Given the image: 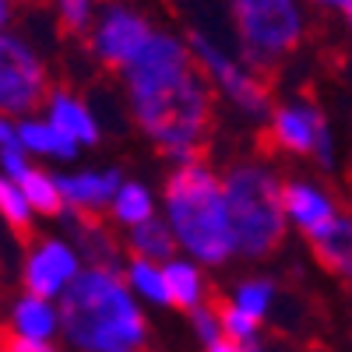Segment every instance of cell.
<instances>
[{
  "label": "cell",
  "instance_id": "1",
  "mask_svg": "<svg viewBox=\"0 0 352 352\" xmlns=\"http://www.w3.org/2000/svg\"><path fill=\"white\" fill-rule=\"evenodd\" d=\"M138 127L176 166L201 162L212 127V81L187 43L159 32L141 60L124 71Z\"/></svg>",
  "mask_w": 352,
  "mask_h": 352
},
{
  "label": "cell",
  "instance_id": "2",
  "mask_svg": "<svg viewBox=\"0 0 352 352\" xmlns=\"http://www.w3.org/2000/svg\"><path fill=\"white\" fill-rule=\"evenodd\" d=\"M60 335L74 352H141L148 324L124 272L85 268L60 300Z\"/></svg>",
  "mask_w": 352,
  "mask_h": 352
},
{
  "label": "cell",
  "instance_id": "3",
  "mask_svg": "<svg viewBox=\"0 0 352 352\" xmlns=\"http://www.w3.org/2000/svg\"><path fill=\"white\" fill-rule=\"evenodd\" d=\"M162 212L176 243L187 250L190 261L219 268L236 254L226 187L212 166L204 162L176 166L162 190Z\"/></svg>",
  "mask_w": 352,
  "mask_h": 352
},
{
  "label": "cell",
  "instance_id": "4",
  "mask_svg": "<svg viewBox=\"0 0 352 352\" xmlns=\"http://www.w3.org/2000/svg\"><path fill=\"white\" fill-rule=\"evenodd\" d=\"M226 204L232 219L236 254L243 257H268L285 240V184L261 162H240L222 173Z\"/></svg>",
  "mask_w": 352,
  "mask_h": 352
},
{
  "label": "cell",
  "instance_id": "5",
  "mask_svg": "<svg viewBox=\"0 0 352 352\" xmlns=\"http://www.w3.org/2000/svg\"><path fill=\"white\" fill-rule=\"evenodd\" d=\"M232 25L254 71H272L303 39L300 0H229Z\"/></svg>",
  "mask_w": 352,
  "mask_h": 352
},
{
  "label": "cell",
  "instance_id": "6",
  "mask_svg": "<svg viewBox=\"0 0 352 352\" xmlns=\"http://www.w3.org/2000/svg\"><path fill=\"white\" fill-rule=\"evenodd\" d=\"M46 99L50 81L39 53L21 36L4 32V39H0V109H4V116L25 120L36 106H46Z\"/></svg>",
  "mask_w": 352,
  "mask_h": 352
},
{
  "label": "cell",
  "instance_id": "7",
  "mask_svg": "<svg viewBox=\"0 0 352 352\" xmlns=\"http://www.w3.org/2000/svg\"><path fill=\"white\" fill-rule=\"evenodd\" d=\"M187 46L194 53V60L201 64L204 78H208L232 106H240L247 116H272L268 88H264V81H261V74L254 67L236 64L229 53H222L208 36H201V32H190Z\"/></svg>",
  "mask_w": 352,
  "mask_h": 352
},
{
  "label": "cell",
  "instance_id": "8",
  "mask_svg": "<svg viewBox=\"0 0 352 352\" xmlns=\"http://www.w3.org/2000/svg\"><path fill=\"white\" fill-rule=\"evenodd\" d=\"M155 28L148 25L141 11L124 8V4H109L96 25H92V36H88V46L106 67L116 71H127L141 60V53L155 43Z\"/></svg>",
  "mask_w": 352,
  "mask_h": 352
},
{
  "label": "cell",
  "instance_id": "9",
  "mask_svg": "<svg viewBox=\"0 0 352 352\" xmlns=\"http://www.w3.org/2000/svg\"><path fill=\"white\" fill-rule=\"evenodd\" d=\"M81 272H85L81 254L67 240L46 236V240H36L28 247V254L21 261V285H25V292H32V296L60 303Z\"/></svg>",
  "mask_w": 352,
  "mask_h": 352
},
{
  "label": "cell",
  "instance_id": "10",
  "mask_svg": "<svg viewBox=\"0 0 352 352\" xmlns=\"http://www.w3.org/2000/svg\"><path fill=\"white\" fill-rule=\"evenodd\" d=\"M268 134L282 152L314 155L320 166L335 162V144H331V131L324 124V113L303 99L275 106L268 116Z\"/></svg>",
  "mask_w": 352,
  "mask_h": 352
},
{
  "label": "cell",
  "instance_id": "11",
  "mask_svg": "<svg viewBox=\"0 0 352 352\" xmlns=\"http://www.w3.org/2000/svg\"><path fill=\"white\" fill-rule=\"evenodd\" d=\"M60 180V194L67 212L74 215H96L113 208V197L116 190L124 187V176L120 169H81V173H64L56 176Z\"/></svg>",
  "mask_w": 352,
  "mask_h": 352
},
{
  "label": "cell",
  "instance_id": "12",
  "mask_svg": "<svg viewBox=\"0 0 352 352\" xmlns=\"http://www.w3.org/2000/svg\"><path fill=\"white\" fill-rule=\"evenodd\" d=\"M285 215L300 232H317L338 215V204L310 180H289L285 184Z\"/></svg>",
  "mask_w": 352,
  "mask_h": 352
},
{
  "label": "cell",
  "instance_id": "13",
  "mask_svg": "<svg viewBox=\"0 0 352 352\" xmlns=\"http://www.w3.org/2000/svg\"><path fill=\"white\" fill-rule=\"evenodd\" d=\"M11 335L32 338V342H53V335H60V303L21 292L11 307Z\"/></svg>",
  "mask_w": 352,
  "mask_h": 352
},
{
  "label": "cell",
  "instance_id": "14",
  "mask_svg": "<svg viewBox=\"0 0 352 352\" xmlns=\"http://www.w3.org/2000/svg\"><path fill=\"white\" fill-rule=\"evenodd\" d=\"M310 250L314 257L324 264L328 272L342 275L352 282V215L338 212L328 226H320L317 232H310Z\"/></svg>",
  "mask_w": 352,
  "mask_h": 352
},
{
  "label": "cell",
  "instance_id": "15",
  "mask_svg": "<svg viewBox=\"0 0 352 352\" xmlns=\"http://www.w3.org/2000/svg\"><path fill=\"white\" fill-rule=\"evenodd\" d=\"M46 120L53 127H60L71 141H78L81 148L99 141V124H96L92 109H88L78 96H71V92H50V99H46Z\"/></svg>",
  "mask_w": 352,
  "mask_h": 352
},
{
  "label": "cell",
  "instance_id": "16",
  "mask_svg": "<svg viewBox=\"0 0 352 352\" xmlns=\"http://www.w3.org/2000/svg\"><path fill=\"white\" fill-rule=\"evenodd\" d=\"M18 134L25 141L28 155L36 159H53V162H67L78 155L81 144L71 141L60 127H53L46 116H25V120H18Z\"/></svg>",
  "mask_w": 352,
  "mask_h": 352
},
{
  "label": "cell",
  "instance_id": "17",
  "mask_svg": "<svg viewBox=\"0 0 352 352\" xmlns=\"http://www.w3.org/2000/svg\"><path fill=\"white\" fill-rule=\"evenodd\" d=\"M127 247H131V257H144V261H155V264H169L176 257V236L166 219H148L134 229H127Z\"/></svg>",
  "mask_w": 352,
  "mask_h": 352
},
{
  "label": "cell",
  "instance_id": "18",
  "mask_svg": "<svg viewBox=\"0 0 352 352\" xmlns=\"http://www.w3.org/2000/svg\"><path fill=\"white\" fill-rule=\"evenodd\" d=\"M166 282H169L173 307H180L187 314H194L197 307H204V275H201V264L197 261L173 257L166 264Z\"/></svg>",
  "mask_w": 352,
  "mask_h": 352
},
{
  "label": "cell",
  "instance_id": "19",
  "mask_svg": "<svg viewBox=\"0 0 352 352\" xmlns=\"http://www.w3.org/2000/svg\"><path fill=\"white\" fill-rule=\"evenodd\" d=\"M124 278H127V285L134 289V296H138V300L155 303V307H173L169 282H166V264L144 261V257H127Z\"/></svg>",
  "mask_w": 352,
  "mask_h": 352
},
{
  "label": "cell",
  "instance_id": "20",
  "mask_svg": "<svg viewBox=\"0 0 352 352\" xmlns=\"http://www.w3.org/2000/svg\"><path fill=\"white\" fill-rule=\"evenodd\" d=\"M21 190H25V197H28V204H32V212L36 215H50V219H64V212H67V204H64V194H60V180L56 176H50V173H43V169H28L21 180H14Z\"/></svg>",
  "mask_w": 352,
  "mask_h": 352
},
{
  "label": "cell",
  "instance_id": "21",
  "mask_svg": "<svg viewBox=\"0 0 352 352\" xmlns=\"http://www.w3.org/2000/svg\"><path fill=\"white\" fill-rule=\"evenodd\" d=\"M109 212H113V219L120 222V226L134 229L141 222L155 219V197H152V190L144 187V184L124 180V187L116 190V197H113V208Z\"/></svg>",
  "mask_w": 352,
  "mask_h": 352
},
{
  "label": "cell",
  "instance_id": "22",
  "mask_svg": "<svg viewBox=\"0 0 352 352\" xmlns=\"http://www.w3.org/2000/svg\"><path fill=\"white\" fill-rule=\"evenodd\" d=\"M28 159L32 155H28L25 141L18 134V124L11 116H4V120H0V166H4V180H21V176L32 169Z\"/></svg>",
  "mask_w": 352,
  "mask_h": 352
},
{
  "label": "cell",
  "instance_id": "23",
  "mask_svg": "<svg viewBox=\"0 0 352 352\" xmlns=\"http://www.w3.org/2000/svg\"><path fill=\"white\" fill-rule=\"evenodd\" d=\"M0 215H4V222L18 232V236H28L36 212H32V204H28L25 190L14 180H0Z\"/></svg>",
  "mask_w": 352,
  "mask_h": 352
},
{
  "label": "cell",
  "instance_id": "24",
  "mask_svg": "<svg viewBox=\"0 0 352 352\" xmlns=\"http://www.w3.org/2000/svg\"><path fill=\"white\" fill-rule=\"evenodd\" d=\"M272 300H275V285L268 278H247V282L236 285V292H232V307H240L254 320H264Z\"/></svg>",
  "mask_w": 352,
  "mask_h": 352
},
{
  "label": "cell",
  "instance_id": "25",
  "mask_svg": "<svg viewBox=\"0 0 352 352\" xmlns=\"http://www.w3.org/2000/svg\"><path fill=\"white\" fill-rule=\"evenodd\" d=\"M92 8L96 0H56V14L67 32H85L92 25Z\"/></svg>",
  "mask_w": 352,
  "mask_h": 352
},
{
  "label": "cell",
  "instance_id": "26",
  "mask_svg": "<svg viewBox=\"0 0 352 352\" xmlns=\"http://www.w3.org/2000/svg\"><path fill=\"white\" fill-rule=\"evenodd\" d=\"M222 328H226V338L232 342H247V338H257V328L261 320H254L250 314H243L240 307H222Z\"/></svg>",
  "mask_w": 352,
  "mask_h": 352
},
{
  "label": "cell",
  "instance_id": "27",
  "mask_svg": "<svg viewBox=\"0 0 352 352\" xmlns=\"http://www.w3.org/2000/svg\"><path fill=\"white\" fill-rule=\"evenodd\" d=\"M190 324H194V331H197V338L204 342V345H212V342H219V338H226V328H222V310H215V307H197L194 314H190Z\"/></svg>",
  "mask_w": 352,
  "mask_h": 352
},
{
  "label": "cell",
  "instance_id": "28",
  "mask_svg": "<svg viewBox=\"0 0 352 352\" xmlns=\"http://www.w3.org/2000/svg\"><path fill=\"white\" fill-rule=\"evenodd\" d=\"M4 352H56L50 342H32V338H18L4 331Z\"/></svg>",
  "mask_w": 352,
  "mask_h": 352
},
{
  "label": "cell",
  "instance_id": "29",
  "mask_svg": "<svg viewBox=\"0 0 352 352\" xmlns=\"http://www.w3.org/2000/svg\"><path fill=\"white\" fill-rule=\"evenodd\" d=\"M204 352H243L232 338H219V342H212V345H204Z\"/></svg>",
  "mask_w": 352,
  "mask_h": 352
},
{
  "label": "cell",
  "instance_id": "30",
  "mask_svg": "<svg viewBox=\"0 0 352 352\" xmlns=\"http://www.w3.org/2000/svg\"><path fill=\"white\" fill-rule=\"evenodd\" d=\"M317 4H324V8H335V11H342V14H345V11L352 8V0H317Z\"/></svg>",
  "mask_w": 352,
  "mask_h": 352
},
{
  "label": "cell",
  "instance_id": "31",
  "mask_svg": "<svg viewBox=\"0 0 352 352\" xmlns=\"http://www.w3.org/2000/svg\"><path fill=\"white\" fill-rule=\"evenodd\" d=\"M243 352H264V345H261V338H247V342H236Z\"/></svg>",
  "mask_w": 352,
  "mask_h": 352
},
{
  "label": "cell",
  "instance_id": "32",
  "mask_svg": "<svg viewBox=\"0 0 352 352\" xmlns=\"http://www.w3.org/2000/svg\"><path fill=\"white\" fill-rule=\"evenodd\" d=\"M345 25H349V32H352V8L345 11Z\"/></svg>",
  "mask_w": 352,
  "mask_h": 352
}]
</instances>
